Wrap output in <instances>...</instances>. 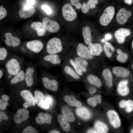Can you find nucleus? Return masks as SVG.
Masks as SVG:
<instances>
[{
	"instance_id": "57",
	"label": "nucleus",
	"mask_w": 133,
	"mask_h": 133,
	"mask_svg": "<svg viewBox=\"0 0 133 133\" xmlns=\"http://www.w3.org/2000/svg\"><path fill=\"white\" fill-rule=\"evenodd\" d=\"M49 133H59L60 132L57 130H52Z\"/></svg>"
},
{
	"instance_id": "39",
	"label": "nucleus",
	"mask_w": 133,
	"mask_h": 133,
	"mask_svg": "<svg viewBox=\"0 0 133 133\" xmlns=\"http://www.w3.org/2000/svg\"><path fill=\"white\" fill-rule=\"evenodd\" d=\"M95 4L88 1L87 3H84L82 6V11L84 14L87 13L90 9L96 7Z\"/></svg>"
},
{
	"instance_id": "36",
	"label": "nucleus",
	"mask_w": 133,
	"mask_h": 133,
	"mask_svg": "<svg viewBox=\"0 0 133 133\" xmlns=\"http://www.w3.org/2000/svg\"><path fill=\"white\" fill-rule=\"evenodd\" d=\"M117 52L118 54L116 57L117 60L122 63L126 62L128 57V55L126 53L123 52L119 49L117 50Z\"/></svg>"
},
{
	"instance_id": "48",
	"label": "nucleus",
	"mask_w": 133,
	"mask_h": 133,
	"mask_svg": "<svg viewBox=\"0 0 133 133\" xmlns=\"http://www.w3.org/2000/svg\"><path fill=\"white\" fill-rule=\"evenodd\" d=\"M35 96L37 98L43 99L44 95L39 90H35L34 92Z\"/></svg>"
},
{
	"instance_id": "38",
	"label": "nucleus",
	"mask_w": 133,
	"mask_h": 133,
	"mask_svg": "<svg viewBox=\"0 0 133 133\" xmlns=\"http://www.w3.org/2000/svg\"><path fill=\"white\" fill-rule=\"evenodd\" d=\"M69 62L72 68L80 76L83 75V73L75 62L73 59H69Z\"/></svg>"
},
{
	"instance_id": "26",
	"label": "nucleus",
	"mask_w": 133,
	"mask_h": 133,
	"mask_svg": "<svg viewBox=\"0 0 133 133\" xmlns=\"http://www.w3.org/2000/svg\"><path fill=\"white\" fill-rule=\"evenodd\" d=\"M84 42L86 45L92 43V38L91 31L90 28L88 26H85L82 29V32Z\"/></svg>"
},
{
	"instance_id": "34",
	"label": "nucleus",
	"mask_w": 133,
	"mask_h": 133,
	"mask_svg": "<svg viewBox=\"0 0 133 133\" xmlns=\"http://www.w3.org/2000/svg\"><path fill=\"white\" fill-rule=\"evenodd\" d=\"M102 100L101 96L98 95L89 98L87 100V102L90 106L95 107L96 106L97 103H100Z\"/></svg>"
},
{
	"instance_id": "46",
	"label": "nucleus",
	"mask_w": 133,
	"mask_h": 133,
	"mask_svg": "<svg viewBox=\"0 0 133 133\" xmlns=\"http://www.w3.org/2000/svg\"><path fill=\"white\" fill-rule=\"evenodd\" d=\"M7 14V11L5 8L3 7L0 8V20L4 18L6 16Z\"/></svg>"
},
{
	"instance_id": "9",
	"label": "nucleus",
	"mask_w": 133,
	"mask_h": 133,
	"mask_svg": "<svg viewBox=\"0 0 133 133\" xmlns=\"http://www.w3.org/2000/svg\"><path fill=\"white\" fill-rule=\"evenodd\" d=\"M132 14V13L131 11H127L124 8H121L116 15V20L117 22L121 25L124 24Z\"/></svg>"
},
{
	"instance_id": "54",
	"label": "nucleus",
	"mask_w": 133,
	"mask_h": 133,
	"mask_svg": "<svg viewBox=\"0 0 133 133\" xmlns=\"http://www.w3.org/2000/svg\"><path fill=\"white\" fill-rule=\"evenodd\" d=\"M87 133H98V132L95 130L93 129H90L88 130Z\"/></svg>"
},
{
	"instance_id": "42",
	"label": "nucleus",
	"mask_w": 133,
	"mask_h": 133,
	"mask_svg": "<svg viewBox=\"0 0 133 133\" xmlns=\"http://www.w3.org/2000/svg\"><path fill=\"white\" fill-rule=\"evenodd\" d=\"M125 108V110L127 112L130 113L132 112L133 110V101L131 100H127Z\"/></svg>"
},
{
	"instance_id": "20",
	"label": "nucleus",
	"mask_w": 133,
	"mask_h": 133,
	"mask_svg": "<svg viewBox=\"0 0 133 133\" xmlns=\"http://www.w3.org/2000/svg\"><path fill=\"white\" fill-rule=\"evenodd\" d=\"M128 81L127 80L122 81L119 82L117 87L118 93L121 96H125L129 92V89L127 86Z\"/></svg>"
},
{
	"instance_id": "13",
	"label": "nucleus",
	"mask_w": 133,
	"mask_h": 133,
	"mask_svg": "<svg viewBox=\"0 0 133 133\" xmlns=\"http://www.w3.org/2000/svg\"><path fill=\"white\" fill-rule=\"evenodd\" d=\"M42 82L44 86L47 89L56 91L58 89V83L55 79H50L48 77H44L42 79Z\"/></svg>"
},
{
	"instance_id": "58",
	"label": "nucleus",
	"mask_w": 133,
	"mask_h": 133,
	"mask_svg": "<svg viewBox=\"0 0 133 133\" xmlns=\"http://www.w3.org/2000/svg\"><path fill=\"white\" fill-rule=\"evenodd\" d=\"M3 72L1 69H0V78L1 79L3 75Z\"/></svg>"
},
{
	"instance_id": "63",
	"label": "nucleus",
	"mask_w": 133,
	"mask_h": 133,
	"mask_svg": "<svg viewBox=\"0 0 133 133\" xmlns=\"http://www.w3.org/2000/svg\"><path fill=\"white\" fill-rule=\"evenodd\" d=\"M3 6L2 5H1L0 6V8H1L3 7Z\"/></svg>"
},
{
	"instance_id": "23",
	"label": "nucleus",
	"mask_w": 133,
	"mask_h": 133,
	"mask_svg": "<svg viewBox=\"0 0 133 133\" xmlns=\"http://www.w3.org/2000/svg\"><path fill=\"white\" fill-rule=\"evenodd\" d=\"M112 71L115 75L120 77H127L130 73L129 71L127 68L120 66L114 67L112 68Z\"/></svg>"
},
{
	"instance_id": "10",
	"label": "nucleus",
	"mask_w": 133,
	"mask_h": 133,
	"mask_svg": "<svg viewBox=\"0 0 133 133\" xmlns=\"http://www.w3.org/2000/svg\"><path fill=\"white\" fill-rule=\"evenodd\" d=\"M29 111L25 109H21L18 110L16 114L13 116L15 122L17 124H20L22 121L27 120L29 117Z\"/></svg>"
},
{
	"instance_id": "33",
	"label": "nucleus",
	"mask_w": 133,
	"mask_h": 133,
	"mask_svg": "<svg viewBox=\"0 0 133 133\" xmlns=\"http://www.w3.org/2000/svg\"><path fill=\"white\" fill-rule=\"evenodd\" d=\"M14 77L10 80L11 84H13L25 80V71L23 70H21Z\"/></svg>"
},
{
	"instance_id": "22",
	"label": "nucleus",
	"mask_w": 133,
	"mask_h": 133,
	"mask_svg": "<svg viewBox=\"0 0 133 133\" xmlns=\"http://www.w3.org/2000/svg\"><path fill=\"white\" fill-rule=\"evenodd\" d=\"M76 112L79 117L84 120L88 119L91 116L90 111L85 107H78L76 109Z\"/></svg>"
},
{
	"instance_id": "45",
	"label": "nucleus",
	"mask_w": 133,
	"mask_h": 133,
	"mask_svg": "<svg viewBox=\"0 0 133 133\" xmlns=\"http://www.w3.org/2000/svg\"><path fill=\"white\" fill-rule=\"evenodd\" d=\"M79 0H70L71 4L75 6L77 9H80L82 7L81 4L79 2Z\"/></svg>"
},
{
	"instance_id": "62",
	"label": "nucleus",
	"mask_w": 133,
	"mask_h": 133,
	"mask_svg": "<svg viewBox=\"0 0 133 133\" xmlns=\"http://www.w3.org/2000/svg\"><path fill=\"white\" fill-rule=\"evenodd\" d=\"M102 41L103 42H104L105 41V40L104 39H102Z\"/></svg>"
},
{
	"instance_id": "6",
	"label": "nucleus",
	"mask_w": 133,
	"mask_h": 133,
	"mask_svg": "<svg viewBox=\"0 0 133 133\" xmlns=\"http://www.w3.org/2000/svg\"><path fill=\"white\" fill-rule=\"evenodd\" d=\"M42 22L46 29L50 33H55L59 29V25L57 22L47 17L44 18Z\"/></svg>"
},
{
	"instance_id": "55",
	"label": "nucleus",
	"mask_w": 133,
	"mask_h": 133,
	"mask_svg": "<svg viewBox=\"0 0 133 133\" xmlns=\"http://www.w3.org/2000/svg\"><path fill=\"white\" fill-rule=\"evenodd\" d=\"M125 2L128 5H131L132 4L133 0H124Z\"/></svg>"
},
{
	"instance_id": "15",
	"label": "nucleus",
	"mask_w": 133,
	"mask_h": 133,
	"mask_svg": "<svg viewBox=\"0 0 133 133\" xmlns=\"http://www.w3.org/2000/svg\"><path fill=\"white\" fill-rule=\"evenodd\" d=\"M35 12L34 8L32 6L28 5L23 7L20 9L19 14L21 18L26 19L31 17Z\"/></svg>"
},
{
	"instance_id": "49",
	"label": "nucleus",
	"mask_w": 133,
	"mask_h": 133,
	"mask_svg": "<svg viewBox=\"0 0 133 133\" xmlns=\"http://www.w3.org/2000/svg\"><path fill=\"white\" fill-rule=\"evenodd\" d=\"M8 117L6 114L5 113L3 112L0 111V122L2 120H8Z\"/></svg>"
},
{
	"instance_id": "37",
	"label": "nucleus",
	"mask_w": 133,
	"mask_h": 133,
	"mask_svg": "<svg viewBox=\"0 0 133 133\" xmlns=\"http://www.w3.org/2000/svg\"><path fill=\"white\" fill-rule=\"evenodd\" d=\"M35 101L37 104L42 108L45 110L49 109L50 106L43 99L34 97Z\"/></svg>"
},
{
	"instance_id": "52",
	"label": "nucleus",
	"mask_w": 133,
	"mask_h": 133,
	"mask_svg": "<svg viewBox=\"0 0 133 133\" xmlns=\"http://www.w3.org/2000/svg\"><path fill=\"white\" fill-rule=\"evenodd\" d=\"M89 91L90 94H93L96 92V89L94 88L91 87L90 88Z\"/></svg>"
},
{
	"instance_id": "43",
	"label": "nucleus",
	"mask_w": 133,
	"mask_h": 133,
	"mask_svg": "<svg viewBox=\"0 0 133 133\" xmlns=\"http://www.w3.org/2000/svg\"><path fill=\"white\" fill-rule=\"evenodd\" d=\"M23 133H37L38 132L31 126H28L24 129Z\"/></svg>"
},
{
	"instance_id": "1",
	"label": "nucleus",
	"mask_w": 133,
	"mask_h": 133,
	"mask_svg": "<svg viewBox=\"0 0 133 133\" xmlns=\"http://www.w3.org/2000/svg\"><path fill=\"white\" fill-rule=\"evenodd\" d=\"M46 49L48 54H58L61 52L63 48L61 40L56 37L51 38L47 44Z\"/></svg>"
},
{
	"instance_id": "53",
	"label": "nucleus",
	"mask_w": 133,
	"mask_h": 133,
	"mask_svg": "<svg viewBox=\"0 0 133 133\" xmlns=\"http://www.w3.org/2000/svg\"><path fill=\"white\" fill-rule=\"evenodd\" d=\"M112 37L111 35L109 34H108L106 35L105 37V39L107 40L110 39Z\"/></svg>"
},
{
	"instance_id": "14",
	"label": "nucleus",
	"mask_w": 133,
	"mask_h": 133,
	"mask_svg": "<svg viewBox=\"0 0 133 133\" xmlns=\"http://www.w3.org/2000/svg\"><path fill=\"white\" fill-rule=\"evenodd\" d=\"M4 36L6 38L5 40V43L8 46L15 47L19 46L20 44V39L13 36L11 33H6Z\"/></svg>"
},
{
	"instance_id": "56",
	"label": "nucleus",
	"mask_w": 133,
	"mask_h": 133,
	"mask_svg": "<svg viewBox=\"0 0 133 133\" xmlns=\"http://www.w3.org/2000/svg\"><path fill=\"white\" fill-rule=\"evenodd\" d=\"M89 1L95 4H97L98 3V0H89Z\"/></svg>"
},
{
	"instance_id": "51",
	"label": "nucleus",
	"mask_w": 133,
	"mask_h": 133,
	"mask_svg": "<svg viewBox=\"0 0 133 133\" xmlns=\"http://www.w3.org/2000/svg\"><path fill=\"white\" fill-rule=\"evenodd\" d=\"M36 0H27V3L28 5L32 6L35 3Z\"/></svg>"
},
{
	"instance_id": "60",
	"label": "nucleus",
	"mask_w": 133,
	"mask_h": 133,
	"mask_svg": "<svg viewBox=\"0 0 133 133\" xmlns=\"http://www.w3.org/2000/svg\"><path fill=\"white\" fill-rule=\"evenodd\" d=\"M132 48L133 49V41H132Z\"/></svg>"
},
{
	"instance_id": "27",
	"label": "nucleus",
	"mask_w": 133,
	"mask_h": 133,
	"mask_svg": "<svg viewBox=\"0 0 133 133\" xmlns=\"http://www.w3.org/2000/svg\"><path fill=\"white\" fill-rule=\"evenodd\" d=\"M73 59L83 72H86L88 65L87 60L78 56L74 57Z\"/></svg>"
},
{
	"instance_id": "8",
	"label": "nucleus",
	"mask_w": 133,
	"mask_h": 133,
	"mask_svg": "<svg viewBox=\"0 0 133 133\" xmlns=\"http://www.w3.org/2000/svg\"><path fill=\"white\" fill-rule=\"evenodd\" d=\"M26 47L27 49L32 52L38 53L43 50L44 45L41 41L34 40L27 42L26 44Z\"/></svg>"
},
{
	"instance_id": "2",
	"label": "nucleus",
	"mask_w": 133,
	"mask_h": 133,
	"mask_svg": "<svg viewBox=\"0 0 133 133\" xmlns=\"http://www.w3.org/2000/svg\"><path fill=\"white\" fill-rule=\"evenodd\" d=\"M5 67L9 75L15 76L21 70L20 63L18 60L15 58H12L6 63Z\"/></svg>"
},
{
	"instance_id": "40",
	"label": "nucleus",
	"mask_w": 133,
	"mask_h": 133,
	"mask_svg": "<svg viewBox=\"0 0 133 133\" xmlns=\"http://www.w3.org/2000/svg\"><path fill=\"white\" fill-rule=\"evenodd\" d=\"M2 100H0V109L1 110L5 109L6 106L8 105L7 101L9 99V97L5 94H3L1 96Z\"/></svg>"
},
{
	"instance_id": "29",
	"label": "nucleus",
	"mask_w": 133,
	"mask_h": 133,
	"mask_svg": "<svg viewBox=\"0 0 133 133\" xmlns=\"http://www.w3.org/2000/svg\"><path fill=\"white\" fill-rule=\"evenodd\" d=\"M61 112L63 116L68 121L71 122L74 121L75 119L74 115L67 107L63 106L61 109Z\"/></svg>"
},
{
	"instance_id": "16",
	"label": "nucleus",
	"mask_w": 133,
	"mask_h": 133,
	"mask_svg": "<svg viewBox=\"0 0 133 133\" xmlns=\"http://www.w3.org/2000/svg\"><path fill=\"white\" fill-rule=\"evenodd\" d=\"M35 69L32 66L27 67L25 71V80L27 85L28 87L32 86L33 83V75Z\"/></svg>"
},
{
	"instance_id": "3",
	"label": "nucleus",
	"mask_w": 133,
	"mask_h": 133,
	"mask_svg": "<svg viewBox=\"0 0 133 133\" xmlns=\"http://www.w3.org/2000/svg\"><path fill=\"white\" fill-rule=\"evenodd\" d=\"M114 13L115 8L113 6H109L106 8L100 18L101 24L104 26L108 25L112 20Z\"/></svg>"
},
{
	"instance_id": "64",
	"label": "nucleus",
	"mask_w": 133,
	"mask_h": 133,
	"mask_svg": "<svg viewBox=\"0 0 133 133\" xmlns=\"http://www.w3.org/2000/svg\"><path fill=\"white\" fill-rule=\"evenodd\" d=\"M132 68L133 70V64L132 65Z\"/></svg>"
},
{
	"instance_id": "28",
	"label": "nucleus",
	"mask_w": 133,
	"mask_h": 133,
	"mask_svg": "<svg viewBox=\"0 0 133 133\" xmlns=\"http://www.w3.org/2000/svg\"><path fill=\"white\" fill-rule=\"evenodd\" d=\"M102 75L107 86L109 88L111 87L113 85L112 77L110 70L108 68L104 69L102 71Z\"/></svg>"
},
{
	"instance_id": "19",
	"label": "nucleus",
	"mask_w": 133,
	"mask_h": 133,
	"mask_svg": "<svg viewBox=\"0 0 133 133\" xmlns=\"http://www.w3.org/2000/svg\"><path fill=\"white\" fill-rule=\"evenodd\" d=\"M43 60L53 65L60 64L61 60L58 54H48L43 57Z\"/></svg>"
},
{
	"instance_id": "50",
	"label": "nucleus",
	"mask_w": 133,
	"mask_h": 133,
	"mask_svg": "<svg viewBox=\"0 0 133 133\" xmlns=\"http://www.w3.org/2000/svg\"><path fill=\"white\" fill-rule=\"evenodd\" d=\"M127 104V101L125 100H122L119 102V105L121 108H125Z\"/></svg>"
},
{
	"instance_id": "25",
	"label": "nucleus",
	"mask_w": 133,
	"mask_h": 133,
	"mask_svg": "<svg viewBox=\"0 0 133 133\" xmlns=\"http://www.w3.org/2000/svg\"><path fill=\"white\" fill-rule=\"evenodd\" d=\"M58 121L62 129L65 132L69 131L70 126L68 120L63 115L59 114L57 117Z\"/></svg>"
},
{
	"instance_id": "59",
	"label": "nucleus",
	"mask_w": 133,
	"mask_h": 133,
	"mask_svg": "<svg viewBox=\"0 0 133 133\" xmlns=\"http://www.w3.org/2000/svg\"><path fill=\"white\" fill-rule=\"evenodd\" d=\"M11 76H12L11 75H9L8 76V78H11Z\"/></svg>"
},
{
	"instance_id": "32",
	"label": "nucleus",
	"mask_w": 133,
	"mask_h": 133,
	"mask_svg": "<svg viewBox=\"0 0 133 133\" xmlns=\"http://www.w3.org/2000/svg\"><path fill=\"white\" fill-rule=\"evenodd\" d=\"M87 80L89 83L94 85L98 88H100L102 84L100 79L98 77L92 74L89 75L87 77Z\"/></svg>"
},
{
	"instance_id": "12",
	"label": "nucleus",
	"mask_w": 133,
	"mask_h": 133,
	"mask_svg": "<svg viewBox=\"0 0 133 133\" xmlns=\"http://www.w3.org/2000/svg\"><path fill=\"white\" fill-rule=\"evenodd\" d=\"M131 34L130 31L128 29L121 28L116 31L114 35L118 42L122 44L124 42L126 37L130 35Z\"/></svg>"
},
{
	"instance_id": "18",
	"label": "nucleus",
	"mask_w": 133,
	"mask_h": 133,
	"mask_svg": "<svg viewBox=\"0 0 133 133\" xmlns=\"http://www.w3.org/2000/svg\"><path fill=\"white\" fill-rule=\"evenodd\" d=\"M52 116L47 113H39L38 116L35 118V120L37 123L42 124L44 123L50 124L51 122Z\"/></svg>"
},
{
	"instance_id": "35",
	"label": "nucleus",
	"mask_w": 133,
	"mask_h": 133,
	"mask_svg": "<svg viewBox=\"0 0 133 133\" xmlns=\"http://www.w3.org/2000/svg\"><path fill=\"white\" fill-rule=\"evenodd\" d=\"M103 48L104 52L106 56L108 57H111L112 53L110 52V50L112 51H114L115 48L114 47L111 43L107 42L103 45Z\"/></svg>"
},
{
	"instance_id": "30",
	"label": "nucleus",
	"mask_w": 133,
	"mask_h": 133,
	"mask_svg": "<svg viewBox=\"0 0 133 133\" xmlns=\"http://www.w3.org/2000/svg\"><path fill=\"white\" fill-rule=\"evenodd\" d=\"M94 127L95 129L98 133H106L108 130V128L106 125L100 121H97L95 123Z\"/></svg>"
},
{
	"instance_id": "5",
	"label": "nucleus",
	"mask_w": 133,
	"mask_h": 133,
	"mask_svg": "<svg viewBox=\"0 0 133 133\" xmlns=\"http://www.w3.org/2000/svg\"><path fill=\"white\" fill-rule=\"evenodd\" d=\"M76 53L77 56L86 60H91L93 58V56L90 53L88 48L82 43L78 44Z\"/></svg>"
},
{
	"instance_id": "41",
	"label": "nucleus",
	"mask_w": 133,
	"mask_h": 133,
	"mask_svg": "<svg viewBox=\"0 0 133 133\" xmlns=\"http://www.w3.org/2000/svg\"><path fill=\"white\" fill-rule=\"evenodd\" d=\"M8 52L7 49L4 47L0 48V60L3 61L7 58Z\"/></svg>"
},
{
	"instance_id": "31",
	"label": "nucleus",
	"mask_w": 133,
	"mask_h": 133,
	"mask_svg": "<svg viewBox=\"0 0 133 133\" xmlns=\"http://www.w3.org/2000/svg\"><path fill=\"white\" fill-rule=\"evenodd\" d=\"M63 70L66 74L70 76L76 80H79L80 78V76L69 65H65L64 67Z\"/></svg>"
},
{
	"instance_id": "44",
	"label": "nucleus",
	"mask_w": 133,
	"mask_h": 133,
	"mask_svg": "<svg viewBox=\"0 0 133 133\" xmlns=\"http://www.w3.org/2000/svg\"><path fill=\"white\" fill-rule=\"evenodd\" d=\"M43 99L47 103L50 107L52 105L53 100L52 97L49 95H46L44 96Z\"/></svg>"
},
{
	"instance_id": "61",
	"label": "nucleus",
	"mask_w": 133,
	"mask_h": 133,
	"mask_svg": "<svg viewBox=\"0 0 133 133\" xmlns=\"http://www.w3.org/2000/svg\"><path fill=\"white\" fill-rule=\"evenodd\" d=\"M131 133H133V129L131 130Z\"/></svg>"
},
{
	"instance_id": "47",
	"label": "nucleus",
	"mask_w": 133,
	"mask_h": 133,
	"mask_svg": "<svg viewBox=\"0 0 133 133\" xmlns=\"http://www.w3.org/2000/svg\"><path fill=\"white\" fill-rule=\"evenodd\" d=\"M42 8L48 15L51 14L52 13V11L50 8L48 6L46 5H44L42 6Z\"/></svg>"
},
{
	"instance_id": "17",
	"label": "nucleus",
	"mask_w": 133,
	"mask_h": 133,
	"mask_svg": "<svg viewBox=\"0 0 133 133\" xmlns=\"http://www.w3.org/2000/svg\"><path fill=\"white\" fill-rule=\"evenodd\" d=\"M88 48L90 53L93 56H99L103 51L102 46L99 43H91L88 45Z\"/></svg>"
},
{
	"instance_id": "21",
	"label": "nucleus",
	"mask_w": 133,
	"mask_h": 133,
	"mask_svg": "<svg viewBox=\"0 0 133 133\" xmlns=\"http://www.w3.org/2000/svg\"><path fill=\"white\" fill-rule=\"evenodd\" d=\"M31 27L36 31L37 35L39 36H44L46 33V29L41 22H33L31 24Z\"/></svg>"
},
{
	"instance_id": "11",
	"label": "nucleus",
	"mask_w": 133,
	"mask_h": 133,
	"mask_svg": "<svg viewBox=\"0 0 133 133\" xmlns=\"http://www.w3.org/2000/svg\"><path fill=\"white\" fill-rule=\"evenodd\" d=\"M107 115L111 124L114 128H117L120 126V120L115 111L112 110H109L107 113Z\"/></svg>"
},
{
	"instance_id": "4",
	"label": "nucleus",
	"mask_w": 133,
	"mask_h": 133,
	"mask_svg": "<svg viewBox=\"0 0 133 133\" xmlns=\"http://www.w3.org/2000/svg\"><path fill=\"white\" fill-rule=\"evenodd\" d=\"M62 12L64 18L67 21H73L76 17V13L69 3H66L63 6Z\"/></svg>"
},
{
	"instance_id": "7",
	"label": "nucleus",
	"mask_w": 133,
	"mask_h": 133,
	"mask_svg": "<svg viewBox=\"0 0 133 133\" xmlns=\"http://www.w3.org/2000/svg\"><path fill=\"white\" fill-rule=\"evenodd\" d=\"M20 95L25 101L23 104V106L25 108H27L29 106H34L35 105L36 103L34 97L29 90H22L20 92Z\"/></svg>"
},
{
	"instance_id": "24",
	"label": "nucleus",
	"mask_w": 133,
	"mask_h": 133,
	"mask_svg": "<svg viewBox=\"0 0 133 133\" xmlns=\"http://www.w3.org/2000/svg\"><path fill=\"white\" fill-rule=\"evenodd\" d=\"M63 100L65 102L71 106L79 107L81 106L82 104V103L77 100L73 95H66L64 96Z\"/></svg>"
}]
</instances>
